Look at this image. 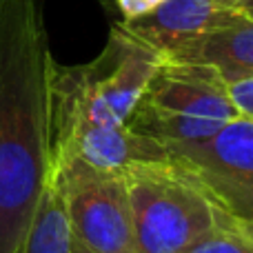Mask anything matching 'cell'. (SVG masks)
I'll use <instances>...</instances> for the list:
<instances>
[{
	"instance_id": "11",
	"label": "cell",
	"mask_w": 253,
	"mask_h": 253,
	"mask_svg": "<svg viewBox=\"0 0 253 253\" xmlns=\"http://www.w3.org/2000/svg\"><path fill=\"white\" fill-rule=\"evenodd\" d=\"M227 93H229V100H231L238 118H245L249 123H253V78L229 83Z\"/></svg>"
},
{
	"instance_id": "3",
	"label": "cell",
	"mask_w": 253,
	"mask_h": 253,
	"mask_svg": "<svg viewBox=\"0 0 253 253\" xmlns=\"http://www.w3.org/2000/svg\"><path fill=\"white\" fill-rule=\"evenodd\" d=\"M238 118L227 83L207 65L165 58L126 126L165 149L196 144Z\"/></svg>"
},
{
	"instance_id": "10",
	"label": "cell",
	"mask_w": 253,
	"mask_h": 253,
	"mask_svg": "<svg viewBox=\"0 0 253 253\" xmlns=\"http://www.w3.org/2000/svg\"><path fill=\"white\" fill-rule=\"evenodd\" d=\"M182 253H253V224L224 215L205 238Z\"/></svg>"
},
{
	"instance_id": "9",
	"label": "cell",
	"mask_w": 253,
	"mask_h": 253,
	"mask_svg": "<svg viewBox=\"0 0 253 253\" xmlns=\"http://www.w3.org/2000/svg\"><path fill=\"white\" fill-rule=\"evenodd\" d=\"M76 242L69 227L67 209L53 178H49L27 231L22 253H74Z\"/></svg>"
},
{
	"instance_id": "13",
	"label": "cell",
	"mask_w": 253,
	"mask_h": 253,
	"mask_svg": "<svg viewBox=\"0 0 253 253\" xmlns=\"http://www.w3.org/2000/svg\"><path fill=\"white\" fill-rule=\"evenodd\" d=\"M218 2L233 9V11L242 13L247 18H253V0H218Z\"/></svg>"
},
{
	"instance_id": "12",
	"label": "cell",
	"mask_w": 253,
	"mask_h": 253,
	"mask_svg": "<svg viewBox=\"0 0 253 253\" xmlns=\"http://www.w3.org/2000/svg\"><path fill=\"white\" fill-rule=\"evenodd\" d=\"M165 0H114L123 20H135V18L147 16L149 11L158 9Z\"/></svg>"
},
{
	"instance_id": "2",
	"label": "cell",
	"mask_w": 253,
	"mask_h": 253,
	"mask_svg": "<svg viewBox=\"0 0 253 253\" xmlns=\"http://www.w3.org/2000/svg\"><path fill=\"white\" fill-rule=\"evenodd\" d=\"M165 58L118 25L91 62L53 65L51 126L53 138L83 126H126L138 100Z\"/></svg>"
},
{
	"instance_id": "7",
	"label": "cell",
	"mask_w": 253,
	"mask_h": 253,
	"mask_svg": "<svg viewBox=\"0 0 253 253\" xmlns=\"http://www.w3.org/2000/svg\"><path fill=\"white\" fill-rule=\"evenodd\" d=\"M233 16L236 11L220 4L218 0H165L147 16L118 20L116 25L162 58H173L178 51L211 29L224 25Z\"/></svg>"
},
{
	"instance_id": "1",
	"label": "cell",
	"mask_w": 253,
	"mask_h": 253,
	"mask_svg": "<svg viewBox=\"0 0 253 253\" xmlns=\"http://www.w3.org/2000/svg\"><path fill=\"white\" fill-rule=\"evenodd\" d=\"M53 65L42 0H0V253L25 251L51 178Z\"/></svg>"
},
{
	"instance_id": "8",
	"label": "cell",
	"mask_w": 253,
	"mask_h": 253,
	"mask_svg": "<svg viewBox=\"0 0 253 253\" xmlns=\"http://www.w3.org/2000/svg\"><path fill=\"white\" fill-rule=\"evenodd\" d=\"M169 60L207 65L227 84L253 78V18L236 11L224 25L211 29Z\"/></svg>"
},
{
	"instance_id": "5",
	"label": "cell",
	"mask_w": 253,
	"mask_h": 253,
	"mask_svg": "<svg viewBox=\"0 0 253 253\" xmlns=\"http://www.w3.org/2000/svg\"><path fill=\"white\" fill-rule=\"evenodd\" d=\"M51 178L65 202L78 249L84 253H135L123 173L93 169L76 156H56Z\"/></svg>"
},
{
	"instance_id": "6",
	"label": "cell",
	"mask_w": 253,
	"mask_h": 253,
	"mask_svg": "<svg viewBox=\"0 0 253 253\" xmlns=\"http://www.w3.org/2000/svg\"><path fill=\"white\" fill-rule=\"evenodd\" d=\"M167 156L222 213L253 224V123L233 118L211 138L167 149Z\"/></svg>"
},
{
	"instance_id": "14",
	"label": "cell",
	"mask_w": 253,
	"mask_h": 253,
	"mask_svg": "<svg viewBox=\"0 0 253 253\" xmlns=\"http://www.w3.org/2000/svg\"><path fill=\"white\" fill-rule=\"evenodd\" d=\"M74 253H84V251H83V249H78V247H76V251H74Z\"/></svg>"
},
{
	"instance_id": "4",
	"label": "cell",
	"mask_w": 253,
	"mask_h": 253,
	"mask_svg": "<svg viewBox=\"0 0 253 253\" xmlns=\"http://www.w3.org/2000/svg\"><path fill=\"white\" fill-rule=\"evenodd\" d=\"M135 253H182L227 213L169 160L125 171Z\"/></svg>"
}]
</instances>
